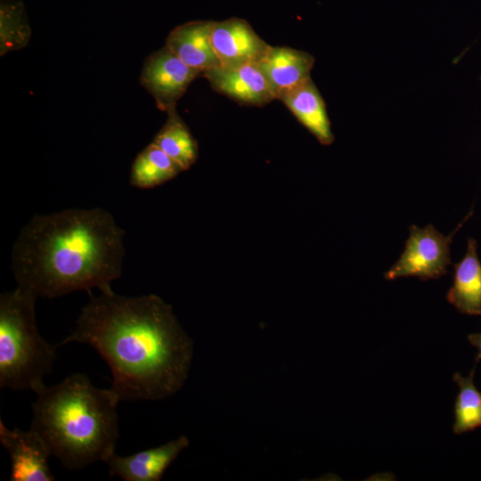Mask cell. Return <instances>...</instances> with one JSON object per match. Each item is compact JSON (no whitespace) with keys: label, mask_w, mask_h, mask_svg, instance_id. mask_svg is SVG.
<instances>
[{"label":"cell","mask_w":481,"mask_h":481,"mask_svg":"<svg viewBox=\"0 0 481 481\" xmlns=\"http://www.w3.org/2000/svg\"><path fill=\"white\" fill-rule=\"evenodd\" d=\"M189 439L180 436L159 446L127 456L112 452L104 462L110 477L125 481H160L167 468L189 446Z\"/></svg>","instance_id":"9c48e42d"},{"label":"cell","mask_w":481,"mask_h":481,"mask_svg":"<svg viewBox=\"0 0 481 481\" xmlns=\"http://www.w3.org/2000/svg\"><path fill=\"white\" fill-rule=\"evenodd\" d=\"M167 118L152 143L167 154L180 167L188 170L198 159L199 146L176 108L167 112Z\"/></svg>","instance_id":"9a60e30c"},{"label":"cell","mask_w":481,"mask_h":481,"mask_svg":"<svg viewBox=\"0 0 481 481\" xmlns=\"http://www.w3.org/2000/svg\"><path fill=\"white\" fill-rule=\"evenodd\" d=\"M212 20H193L175 27L166 46L191 68L201 72L220 66L211 42Z\"/></svg>","instance_id":"7c38bea8"},{"label":"cell","mask_w":481,"mask_h":481,"mask_svg":"<svg viewBox=\"0 0 481 481\" xmlns=\"http://www.w3.org/2000/svg\"><path fill=\"white\" fill-rule=\"evenodd\" d=\"M183 169L152 142L135 157L130 172V184L140 189L159 186L177 176Z\"/></svg>","instance_id":"2e32d148"},{"label":"cell","mask_w":481,"mask_h":481,"mask_svg":"<svg viewBox=\"0 0 481 481\" xmlns=\"http://www.w3.org/2000/svg\"><path fill=\"white\" fill-rule=\"evenodd\" d=\"M90 295L71 342L94 347L109 365L110 388L119 401L162 400L182 389L193 356V341L170 305L150 294L127 297L112 289Z\"/></svg>","instance_id":"6da1fadb"},{"label":"cell","mask_w":481,"mask_h":481,"mask_svg":"<svg viewBox=\"0 0 481 481\" xmlns=\"http://www.w3.org/2000/svg\"><path fill=\"white\" fill-rule=\"evenodd\" d=\"M322 145L334 141L325 102L312 78L278 98Z\"/></svg>","instance_id":"4fadbf2b"},{"label":"cell","mask_w":481,"mask_h":481,"mask_svg":"<svg viewBox=\"0 0 481 481\" xmlns=\"http://www.w3.org/2000/svg\"><path fill=\"white\" fill-rule=\"evenodd\" d=\"M36 394L30 428L66 469L105 461L115 452L120 401L110 387L98 388L86 374L74 373Z\"/></svg>","instance_id":"3957f363"},{"label":"cell","mask_w":481,"mask_h":481,"mask_svg":"<svg viewBox=\"0 0 481 481\" xmlns=\"http://www.w3.org/2000/svg\"><path fill=\"white\" fill-rule=\"evenodd\" d=\"M211 42L220 67L257 64L270 45L240 18L213 21Z\"/></svg>","instance_id":"ba28073f"},{"label":"cell","mask_w":481,"mask_h":481,"mask_svg":"<svg viewBox=\"0 0 481 481\" xmlns=\"http://www.w3.org/2000/svg\"><path fill=\"white\" fill-rule=\"evenodd\" d=\"M468 215L449 235H444L432 224L410 227V234L399 259L385 273L387 280L417 277L422 281L438 279L447 273L451 264L450 244Z\"/></svg>","instance_id":"5b68a950"},{"label":"cell","mask_w":481,"mask_h":481,"mask_svg":"<svg viewBox=\"0 0 481 481\" xmlns=\"http://www.w3.org/2000/svg\"><path fill=\"white\" fill-rule=\"evenodd\" d=\"M314 58L308 53L286 46L270 45L257 66L276 99L311 78Z\"/></svg>","instance_id":"8fae6325"},{"label":"cell","mask_w":481,"mask_h":481,"mask_svg":"<svg viewBox=\"0 0 481 481\" xmlns=\"http://www.w3.org/2000/svg\"><path fill=\"white\" fill-rule=\"evenodd\" d=\"M453 268V281L446 294L447 301L461 314L481 315V262L474 238L468 239L465 256Z\"/></svg>","instance_id":"5bb4252c"},{"label":"cell","mask_w":481,"mask_h":481,"mask_svg":"<svg viewBox=\"0 0 481 481\" xmlns=\"http://www.w3.org/2000/svg\"><path fill=\"white\" fill-rule=\"evenodd\" d=\"M200 75V70L188 66L165 45L146 58L139 81L159 110L167 112L176 108L179 99Z\"/></svg>","instance_id":"8992f818"},{"label":"cell","mask_w":481,"mask_h":481,"mask_svg":"<svg viewBox=\"0 0 481 481\" xmlns=\"http://www.w3.org/2000/svg\"><path fill=\"white\" fill-rule=\"evenodd\" d=\"M468 339L469 343L477 348V359L481 360V332L479 333H471L468 335Z\"/></svg>","instance_id":"d6986e66"},{"label":"cell","mask_w":481,"mask_h":481,"mask_svg":"<svg viewBox=\"0 0 481 481\" xmlns=\"http://www.w3.org/2000/svg\"><path fill=\"white\" fill-rule=\"evenodd\" d=\"M216 92L240 104L264 106L276 99L257 64L233 68L216 67L201 74Z\"/></svg>","instance_id":"30bf717a"},{"label":"cell","mask_w":481,"mask_h":481,"mask_svg":"<svg viewBox=\"0 0 481 481\" xmlns=\"http://www.w3.org/2000/svg\"><path fill=\"white\" fill-rule=\"evenodd\" d=\"M31 37L24 4L20 1L1 0L0 55L25 47Z\"/></svg>","instance_id":"ac0fdd59"},{"label":"cell","mask_w":481,"mask_h":481,"mask_svg":"<svg viewBox=\"0 0 481 481\" xmlns=\"http://www.w3.org/2000/svg\"><path fill=\"white\" fill-rule=\"evenodd\" d=\"M0 442L11 460V481L54 480L48 464L52 454L36 431L9 429L0 420Z\"/></svg>","instance_id":"52a82bcc"},{"label":"cell","mask_w":481,"mask_h":481,"mask_svg":"<svg viewBox=\"0 0 481 481\" xmlns=\"http://www.w3.org/2000/svg\"><path fill=\"white\" fill-rule=\"evenodd\" d=\"M125 232L100 208L36 215L12 250L17 287L55 298L92 289H111L123 269Z\"/></svg>","instance_id":"7a4b0ae2"},{"label":"cell","mask_w":481,"mask_h":481,"mask_svg":"<svg viewBox=\"0 0 481 481\" xmlns=\"http://www.w3.org/2000/svg\"><path fill=\"white\" fill-rule=\"evenodd\" d=\"M37 297L19 287L0 295V387L33 390L45 385L52 371L56 346L40 335L35 316Z\"/></svg>","instance_id":"277c9868"},{"label":"cell","mask_w":481,"mask_h":481,"mask_svg":"<svg viewBox=\"0 0 481 481\" xmlns=\"http://www.w3.org/2000/svg\"><path fill=\"white\" fill-rule=\"evenodd\" d=\"M479 360L476 362L467 377L455 372L453 381L459 387L454 404V423L452 431L456 435L464 434L481 427V392L474 383V374Z\"/></svg>","instance_id":"e0dca14e"}]
</instances>
